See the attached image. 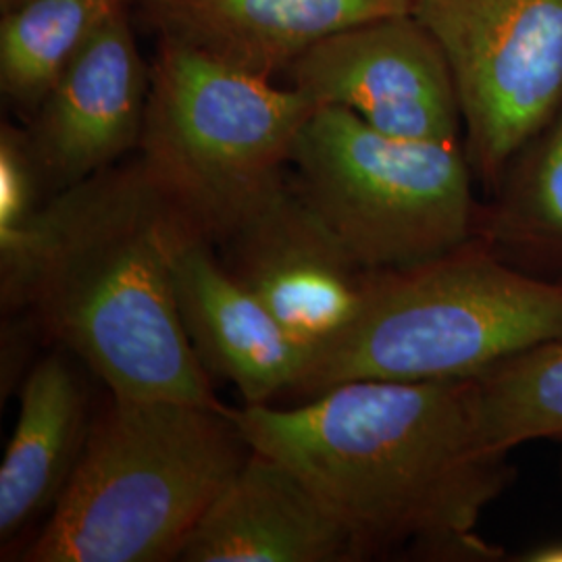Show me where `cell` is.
Segmentation results:
<instances>
[{
  "label": "cell",
  "instance_id": "6da1fadb",
  "mask_svg": "<svg viewBox=\"0 0 562 562\" xmlns=\"http://www.w3.org/2000/svg\"><path fill=\"white\" fill-rule=\"evenodd\" d=\"M232 417L252 450L301 475L369 557L404 548L425 561H503L482 521L515 467L483 436L473 378L355 380L288 408L244 404Z\"/></svg>",
  "mask_w": 562,
  "mask_h": 562
},
{
  "label": "cell",
  "instance_id": "7a4b0ae2",
  "mask_svg": "<svg viewBox=\"0 0 562 562\" xmlns=\"http://www.w3.org/2000/svg\"><path fill=\"white\" fill-rule=\"evenodd\" d=\"M192 225L140 159L44 204L25 308L111 396L222 406L186 334L173 283V250Z\"/></svg>",
  "mask_w": 562,
  "mask_h": 562
},
{
  "label": "cell",
  "instance_id": "3957f363",
  "mask_svg": "<svg viewBox=\"0 0 562 562\" xmlns=\"http://www.w3.org/2000/svg\"><path fill=\"white\" fill-rule=\"evenodd\" d=\"M250 450L225 406L111 396L21 561H180Z\"/></svg>",
  "mask_w": 562,
  "mask_h": 562
},
{
  "label": "cell",
  "instance_id": "277c9868",
  "mask_svg": "<svg viewBox=\"0 0 562 562\" xmlns=\"http://www.w3.org/2000/svg\"><path fill=\"white\" fill-rule=\"evenodd\" d=\"M562 340V278L515 267L482 240L442 257L369 271L350 323L317 350L296 394L355 380H471Z\"/></svg>",
  "mask_w": 562,
  "mask_h": 562
},
{
  "label": "cell",
  "instance_id": "5b68a950",
  "mask_svg": "<svg viewBox=\"0 0 562 562\" xmlns=\"http://www.w3.org/2000/svg\"><path fill=\"white\" fill-rule=\"evenodd\" d=\"M138 159L211 241L283 180L317 104L294 86L159 38Z\"/></svg>",
  "mask_w": 562,
  "mask_h": 562
},
{
  "label": "cell",
  "instance_id": "8992f818",
  "mask_svg": "<svg viewBox=\"0 0 562 562\" xmlns=\"http://www.w3.org/2000/svg\"><path fill=\"white\" fill-rule=\"evenodd\" d=\"M292 186L364 271L429 261L475 238L462 142L406 140L317 106L292 146Z\"/></svg>",
  "mask_w": 562,
  "mask_h": 562
},
{
  "label": "cell",
  "instance_id": "52a82bcc",
  "mask_svg": "<svg viewBox=\"0 0 562 562\" xmlns=\"http://www.w3.org/2000/svg\"><path fill=\"white\" fill-rule=\"evenodd\" d=\"M450 65L464 150L498 190L562 106V0H413Z\"/></svg>",
  "mask_w": 562,
  "mask_h": 562
},
{
  "label": "cell",
  "instance_id": "ba28073f",
  "mask_svg": "<svg viewBox=\"0 0 562 562\" xmlns=\"http://www.w3.org/2000/svg\"><path fill=\"white\" fill-rule=\"evenodd\" d=\"M290 86L406 140L462 142L457 86L442 46L413 13L346 27L290 65Z\"/></svg>",
  "mask_w": 562,
  "mask_h": 562
},
{
  "label": "cell",
  "instance_id": "9c48e42d",
  "mask_svg": "<svg viewBox=\"0 0 562 562\" xmlns=\"http://www.w3.org/2000/svg\"><path fill=\"white\" fill-rule=\"evenodd\" d=\"M213 244L223 252L225 269L313 355L359 308L369 271L355 262L285 178Z\"/></svg>",
  "mask_w": 562,
  "mask_h": 562
},
{
  "label": "cell",
  "instance_id": "30bf717a",
  "mask_svg": "<svg viewBox=\"0 0 562 562\" xmlns=\"http://www.w3.org/2000/svg\"><path fill=\"white\" fill-rule=\"evenodd\" d=\"M150 80L153 65L142 59L125 9L81 48L30 117L46 188L67 190L138 148Z\"/></svg>",
  "mask_w": 562,
  "mask_h": 562
},
{
  "label": "cell",
  "instance_id": "8fae6325",
  "mask_svg": "<svg viewBox=\"0 0 562 562\" xmlns=\"http://www.w3.org/2000/svg\"><path fill=\"white\" fill-rule=\"evenodd\" d=\"M173 283L186 334L209 373L234 383L246 404L296 394L313 350L225 269L215 244L194 225L176 244Z\"/></svg>",
  "mask_w": 562,
  "mask_h": 562
},
{
  "label": "cell",
  "instance_id": "7c38bea8",
  "mask_svg": "<svg viewBox=\"0 0 562 562\" xmlns=\"http://www.w3.org/2000/svg\"><path fill=\"white\" fill-rule=\"evenodd\" d=\"M355 531L288 464L250 450L181 550L186 562H350Z\"/></svg>",
  "mask_w": 562,
  "mask_h": 562
},
{
  "label": "cell",
  "instance_id": "4fadbf2b",
  "mask_svg": "<svg viewBox=\"0 0 562 562\" xmlns=\"http://www.w3.org/2000/svg\"><path fill=\"white\" fill-rule=\"evenodd\" d=\"M159 38L276 80L346 27L411 13L413 0H138Z\"/></svg>",
  "mask_w": 562,
  "mask_h": 562
},
{
  "label": "cell",
  "instance_id": "5bb4252c",
  "mask_svg": "<svg viewBox=\"0 0 562 562\" xmlns=\"http://www.w3.org/2000/svg\"><path fill=\"white\" fill-rule=\"evenodd\" d=\"M88 390L65 355H48L20 387V417L0 467V540H15L59 503L90 429Z\"/></svg>",
  "mask_w": 562,
  "mask_h": 562
},
{
  "label": "cell",
  "instance_id": "9a60e30c",
  "mask_svg": "<svg viewBox=\"0 0 562 562\" xmlns=\"http://www.w3.org/2000/svg\"><path fill=\"white\" fill-rule=\"evenodd\" d=\"M517 161L480 206L475 238L519 269L562 278V106Z\"/></svg>",
  "mask_w": 562,
  "mask_h": 562
},
{
  "label": "cell",
  "instance_id": "2e32d148",
  "mask_svg": "<svg viewBox=\"0 0 562 562\" xmlns=\"http://www.w3.org/2000/svg\"><path fill=\"white\" fill-rule=\"evenodd\" d=\"M136 0H21L0 18V90L32 117L63 71Z\"/></svg>",
  "mask_w": 562,
  "mask_h": 562
},
{
  "label": "cell",
  "instance_id": "e0dca14e",
  "mask_svg": "<svg viewBox=\"0 0 562 562\" xmlns=\"http://www.w3.org/2000/svg\"><path fill=\"white\" fill-rule=\"evenodd\" d=\"M487 443L510 454L522 443L562 440V340L536 346L473 378Z\"/></svg>",
  "mask_w": 562,
  "mask_h": 562
},
{
  "label": "cell",
  "instance_id": "ac0fdd59",
  "mask_svg": "<svg viewBox=\"0 0 562 562\" xmlns=\"http://www.w3.org/2000/svg\"><path fill=\"white\" fill-rule=\"evenodd\" d=\"M42 188H46L27 130L0 127V296L2 306H27L41 246Z\"/></svg>",
  "mask_w": 562,
  "mask_h": 562
},
{
  "label": "cell",
  "instance_id": "d6986e66",
  "mask_svg": "<svg viewBox=\"0 0 562 562\" xmlns=\"http://www.w3.org/2000/svg\"><path fill=\"white\" fill-rule=\"evenodd\" d=\"M513 561L519 562H562V538L536 543L527 548L519 557H513Z\"/></svg>",
  "mask_w": 562,
  "mask_h": 562
},
{
  "label": "cell",
  "instance_id": "ffe728a7",
  "mask_svg": "<svg viewBox=\"0 0 562 562\" xmlns=\"http://www.w3.org/2000/svg\"><path fill=\"white\" fill-rule=\"evenodd\" d=\"M21 0H0V9L4 11V9H9V7H13V4H18Z\"/></svg>",
  "mask_w": 562,
  "mask_h": 562
},
{
  "label": "cell",
  "instance_id": "44dd1931",
  "mask_svg": "<svg viewBox=\"0 0 562 562\" xmlns=\"http://www.w3.org/2000/svg\"><path fill=\"white\" fill-rule=\"evenodd\" d=\"M559 471H561V492H562V457H561V467H559Z\"/></svg>",
  "mask_w": 562,
  "mask_h": 562
}]
</instances>
